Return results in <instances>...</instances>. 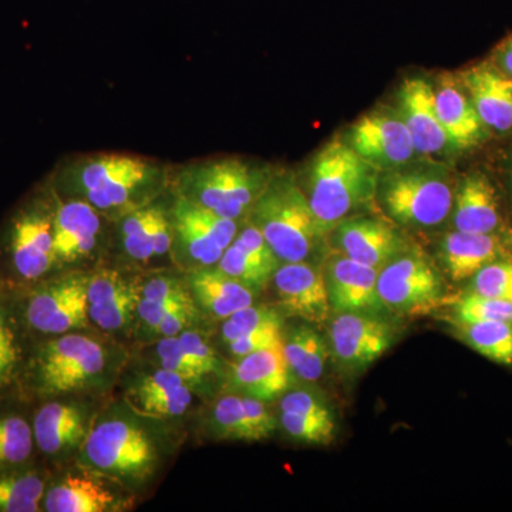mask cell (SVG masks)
Masks as SVG:
<instances>
[{
    "instance_id": "cell-48",
    "label": "cell",
    "mask_w": 512,
    "mask_h": 512,
    "mask_svg": "<svg viewBox=\"0 0 512 512\" xmlns=\"http://www.w3.org/2000/svg\"><path fill=\"white\" fill-rule=\"evenodd\" d=\"M507 178H508V190H510V198H511V205H512V156L510 157V160H508V164H507Z\"/></svg>"
},
{
    "instance_id": "cell-33",
    "label": "cell",
    "mask_w": 512,
    "mask_h": 512,
    "mask_svg": "<svg viewBox=\"0 0 512 512\" xmlns=\"http://www.w3.org/2000/svg\"><path fill=\"white\" fill-rule=\"evenodd\" d=\"M43 497H45V483L42 478L33 474L0 478V511H39Z\"/></svg>"
},
{
    "instance_id": "cell-13",
    "label": "cell",
    "mask_w": 512,
    "mask_h": 512,
    "mask_svg": "<svg viewBox=\"0 0 512 512\" xmlns=\"http://www.w3.org/2000/svg\"><path fill=\"white\" fill-rule=\"evenodd\" d=\"M276 296L282 311L311 325H325L330 320L328 289L323 265L313 261L282 262L274 278Z\"/></svg>"
},
{
    "instance_id": "cell-41",
    "label": "cell",
    "mask_w": 512,
    "mask_h": 512,
    "mask_svg": "<svg viewBox=\"0 0 512 512\" xmlns=\"http://www.w3.org/2000/svg\"><path fill=\"white\" fill-rule=\"evenodd\" d=\"M281 412L301 414L316 419H335L329 404L318 393L309 390H293L282 397Z\"/></svg>"
},
{
    "instance_id": "cell-10",
    "label": "cell",
    "mask_w": 512,
    "mask_h": 512,
    "mask_svg": "<svg viewBox=\"0 0 512 512\" xmlns=\"http://www.w3.org/2000/svg\"><path fill=\"white\" fill-rule=\"evenodd\" d=\"M343 140L380 173L413 163L419 154L397 109L380 107L350 126Z\"/></svg>"
},
{
    "instance_id": "cell-4",
    "label": "cell",
    "mask_w": 512,
    "mask_h": 512,
    "mask_svg": "<svg viewBox=\"0 0 512 512\" xmlns=\"http://www.w3.org/2000/svg\"><path fill=\"white\" fill-rule=\"evenodd\" d=\"M456 187L446 164L426 158L380 173L376 200L394 224L431 229L450 220Z\"/></svg>"
},
{
    "instance_id": "cell-29",
    "label": "cell",
    "mask_w": 512,
    "mask_h": 512,
    "mask_svg": "<svg viewBox=\"0 0 512 512\" xmlns=\"http://www.w3.org/2000/svg\"><path fill=\"white\" fill-rule=\"evenodd\" d=\"M282 348L291 373L303 382H318L325 373L330 356L329 343L308 323L289 330Z\"/></svg>"
},
{
    "instance_id": "cell-26",
    "label": "cell",
    "mask_w": 512,
    "mask_h": 512,
    "mask_svg": "<svg viewBox=\"0 0 512 512\" xmlns=\"http://www.w3.org/2000/svg\"><path fill=\"white\" fill-rule=\"evenodd\" d=\"M191 400L187 380L163 367L140 380L131 393L130 403L147 416L174 417L187 412Z\"/></svg>"
},
{
    "instance_id": "cell-17",
    "label": "cell",
    "mask_w": 512,
    "mask_h": 512,
    "mask_svg": "<svg viewBox=\"0 0 512 512\" xmlns=\"http://www.w3.org/2000/svg\"><path fill=\"white\" fill-rule=\"evenodd\" d=\"M510 245L503 232L480 234L454 229L441 239L437 255L444 274L453 282H463L473 278L485 265L511 258Z\"/></svg>"
},
{
    "instance_id": "cell-47",
    "label": "cell",
    "mask_w": 512,
    "mask_h": 512,
    "mask_svg": "<svg viewBox=\"0 0 512 512\" xmlns=\"http://www.w3.org/2000/svg\"><path fill=\"white\" fill-rule=\"evenodd\" d=\"M490 63L507 79L512 80V33L495 47Z\"/></svg>"
},
{
    "instance_id": "cell-5",
    "label": "cell",
    "mask_w": 512,
    "mask_h": 512,
    "mask_svg": "<svg viewBox=\"0 0 512 512\" xmlns=\"http://www.w3.org/2000/svg\"><path fill=\"white\" fill-rule=\"evenodd\" d=\"M281 262L312 261L322 244L308 198L295 175L276 171L248 214Z\"/></svg>"
},
{
    "instance_id": "cell-45",
    "label": "cell",
    "mask_w": 512,
    "mask_h": 512,
    "mask_svg": "<svg viewBox=\"0 0 512 512\" xmlns=\"http://www.w3.org/2000/svg\"><path fill=\"white\" fill-rule=\"evenodd\" d=\"M195 306L192 305L181 306V308L174 309L173 312L168 313L167 316L160 323L156 329L157 333L165 336H177L181 332L187 330L188 326L191 325L192 320L195 319Z\"/></svg>"
},
{
    "instance_id": "cell-21",
    "label": "cell",
    "mask_w": 512,
    "mask_h": 512,
    "mask_svg": "<svg viewBox=\"0 0 512 512\" xmlns=\"http://www.w3.org/2000/svg\"><path fill=\"white\" fill-rule=\"evenodd\" d=\"M56 262H76L92 254L101 231L100 212L89 202L72 198L52 218Z\"/></svg>"
},
{
    "instance_id": "cell-44",
    "label": "cell",
    "mask_w": 512,
    "mask_h": 512,
    "mask_svg": "<svg viewBox=\"0 0 512 512\" xmlns=\"http://www.w3.org/2000/svg\"><path fill=\"white\" fill-rule=\"evenodd\" d=\"M281 329L282 328H268L249 333V335L244 336V338H239L229 343V345H227L229 352L232 353V356L239 359V357L258 352V350L274 348L276 345H281L282 340H284Z\"/></svg>"
},
{
    "instance_id": "cell-30",
    "label": "cell",
    "mask_w": 512,
    "mask_h": 512,
    "mask_svg": "<svg viewBox=\"0 0 512 512\" xmlns=\"http://www.w3.org/2000/svg\"><path fill=\"white\" fill-rule=\"evenodd\" d=\"M454 335L485 359L512 366V322H451Z\"/></svg>"
},
{
    "instance_id": "cell-39",
    "label": "cell",
    "mask_w": 512,
    "mask_h": 512,
    "mask_svg": "<svg viewBox=\"0 0 512 512\" xmlns=\"http://www.w3.org/2000/svg\"><path fill=\"white\" fill-rule=\"evenodd\" d=\"M138 302H140V291H137L134 286L131 291L113 301L89 306V318L101 329H121L128 325L131 316L137 311Z\"/></svg>"
},
{
    "instance_id": "cell-16",
    "label": "cell",
    "mask_w": 512,
    "mask_h": 512,
    "mask_svg": "<svg viewBox=\"0 0 512 512\" xmlns=\"http://www.w3.org/2000/svg\"><path fill=\"white\" fill-rule=\"evenodd\" d=\"M323 275L332 312H386L377 292L379 271L372 266L332 252L323 264Z\"/></svg>"
},
{
    "instance_id": "cell-32",
    "label": "cell",
    "mask_w": 512,
    "mask_h": 512,
    "mask_svg": "<svg viewBox=\"0 0 512 512\" xmlns=\"http://www.w3.org/2000/svg\"><path fill=\"white\" fill-rule=\"evenodd\" d=\"M212 423L222 439L258 441L244 396H225L218 400L212 412Z\"/></svg>"
},
{
    "instance_id": "cell-27",
    "label": "cell",
    "mask_w": 512,
    "mask_h": 512,
    "mask_svg": "<svg viewBox=\"0 0 512 512\" xmlns=\"http://www.w3.org/2000/svg\"><path fill=\"white\" fill-rule=\"evenodd\" d=\"M35 440L46 454H59L70 450L86 436L83 414L74 406L49 403L36 414Z\"/></svg>"
},
{
    "instance_id": "cell-12",
    "label": "cell",
    "mask_w": 512,
    "mask_h": 512,
    "mask_svg": "<svg viewBox=\"0 0 512 512\" xmlns=\"http://www.w3.org/2000/svg\"><path fill=\"white\" fill-rule=\"evenodd\" d=\"M328 238L333 252L377 271L409 247V242L392 222L366 214L353 215L340 222Z\"/></svg>"
},
{
    "instance_id": "cell-18",
    "label": "cell",
    "mask_w": 512,
    "mask_h": 512,
    "mask_svg": "<svg viewBox=\"0 0 512 512\" xmlns=\"http://www.w3.org/2000/svg\"><path fill=\"white\" fill-rule=\"evenodd\" d=\"M433 89L437 114L454 150H468L483 143L487 128L458 74L441 73Z\"/></svg>"
},
{
    "instance_id": "cell-36",
    "label": "cell",
    "mask_w": 512,
    "mask_h": 512,
    "mask_svg": "<svg viewBox=\"0 0 512 512\" xmlns=\"http://www.w3.org/2000/svg\"><path fill=\"white\" fill-rule=\"evenodd\" d=\"M268 328H282V319L279 313L274 309L266 308V306L251 305L224 319L221 329L222 339L229 345L249 333Z\"/></svg>"
},
{
    "instance_id": "cell-23",
    "label": "cell",
    "mask_w": 512,
    "mask_h": 512,
    "mask_svg": "<svg viewBox=\"0 0 512 512\" xmlns=\"http://www.w3.org/2000/svg\"><path fill=\"white\" fill-rule=\"evenodd\" d=\"M120 238L124 252L134 261L147 262L171 254L173 228L170 212L150 204L120 218Z\"/></svg>"
},
{
    "instance_id": "cell-35",
    "label": "cell",
    "mask_w": 512,
    "mask_h": 512,
    "mask_svg": "<svg viewBox=\"0 0 512 512\" xmlns=\"http://www.w3.org/2000/svg\"><path fill=\"white\" fill-rule=\"evenodd\" d=\"M32 429L20 417L0 419V466H12L28 460L33 451Z\"/></svg>"
},
{
    "instance_id": "cell-43",
    "label": "cell",
    "mask_w": 512,
    "mask_h": 512,
    "mask_svg": "<svg viewBox=\"0 0 512 512\" xmlns=\"http://www.w3.org/2000/svg\"><path fill=\"white\" fill-rule=\"evenodd\" d=\"M140 298L157 303L184 302L192 299L181 282L171 276H156L150 279L141 289Z\"/></svg>"
},
{
    "instance_id": "cell-19",
    "label": "cell",
    "mask_w": 512,
    "mask_h": 512,
    "mask_svg": "<svg viewBox=\"0 0 512 512\" xmlns=\"http://www.w3.org/2000/svg\"><path fill=\"white\" fill-rule=\"evenodd\" d=\"M487 130L512 131V80L490 62L474 64L457 73Z\"/></svg>"
},
{
    "instance_id": "cell-38",
    "label": "cell",
    "mask_w": 512,
    "mask_h": 512,
    "mask_svg": "<svg viewBox=\"0 0 512 512\" xmlns=\"http://www.w3.org/2000/svg\"><path fill=\"white\" fill-rule=\"evenodd\" d=\"M468 292L512 302V258L498 259L470 279Z\"/></svg>"
},
{
    "instance_id": "cell-11",
    "label": "cell",
    "mask_w": 512,
    "mask_h": 512,
    "mask_svg": "<svg viewBox=\"0 0 512 512\" xmlns=\"http://www.w3.org/2000/svg\"><path fill=\"white\" fill-rule=\"evenodd\" d=\"M106 366L103 346L82 335H66L47 343L40 356V382L49 393L82 389Z\"/></svg>"
},
{
    "instance_id": "cell-8",
    "label": "cell",
    "mask_w": 512,
    "mask_h": 512,
    "mask_svg": "<svg viewBox=\"0 0 512 512\" xmlns=\"http://www.w3.org/2000/svg\"><path fill=\"white\" fill-rule=\"evenodd\" d=\"M170 217L171 254L175 261L190 266L192 271L217 265L239 232L238 221L181 197L175 198Z\"/></svg>"
},
{
    "instance_id": "cell-9",
    "label": "cell",
    "mask_w": 512,
    "mask_h": 512,
    "mask_svg": "<svg viewBox=\"0 0 512 512\" xmlns=\"http://www.w3.org/2000/svg\"><path fill=\"white\" fill-rule=\"evenodd\" d=\"M396 339V326L383 313H336L329 325L330 353L350 373L365 372Z\"/></svg>"
},
{
    "instance_id": "cell-3",
    "label": "cell",
    "mask_w": 512,
    "mask_h": 512,
    "mask_svg": "<svg viewBox=\"0 0 512 512\" xmlns=\"http://www.w3.org/2000/svg\"><path fill=\"white\" fill-rule=\"evenodd\" d=\"M276 171L269 164L241 157L207 158L171 174L177 197L239 221L248 217Z\"/></svg>"
},
{
    "instance_id": "cell-42",
    "label": "cell",
    "mask_w": 512,
    "mask_h": 512,
    "mask_svg": "<svg viewBox=\"0 0 512 512\" xmlns=\"http://www.w3.org/2000/svg\"><path fill=\"white\" fill-rule=\"evenodd\" d=\"M177 336L181 345L184 346L185 352L191 357L195 366L201 370L202 375L208 376L217 372L218 367H220V360H218L211 346L197 332L184 330Z\"/></svg>"
},
{
    "instance_id": "cell-15",
    "label": "cell",
    "mask_w": 512,
    "mask_h": 512,
    "mask_svg": "<svg viewBox=\"0 0 512 512\" xmlns=\"http://www.w3.org/2000/svg\"><path fill=\"white\" fill-rule=\"evenodd\" d=\"M87 284V276H67L36 293L26 313L30 326L50 335L86 326L89 320Z\"/></svg>"
},
{
    "instance_id": "cell-28",
    "label": "cell",
    "mask_w": 512,
    "mask_h": 512,
    "mask_svg": "<svg viewBox=\"0 0 512 512\" xmlns=\"http://www.w3.org/2000/svg\"><path fill=\"white\" fill-rule=\"evenodd\" d=\"M45 507L50 512H104L117 510V500L92 478L67 477L47 491Z\"/></svg>"
},
{
    "instance_id": "cell-1",
    "label": "cell",
    "mask_w": 512,
    "mask_h": 512,
    "mask_svg": "<svg viewBox=\"0 0 512 512\" xmlns=\"http://www.w3.org/2000/svg\"><path fill=\"white\" fill-rule=\"evenodd\" d=\"M170 184L167 165L134 154H84L64 164L60 173V185L73 198L119 218L153 204Z\"/></svg>"
},
{
    "instance_id": "cell-24",
    "label": "cell",
    "mask_w": 512,
    "mask_h": 512,
    "mask_svg": "<svg viewBox=\"0 0 512 512\" xmlns=\"http://www.w3.org/2000/svg\"><path fill=\"white\" fill-rule=\"evenodd\" d=\"M13 264L26 279H37L56 262L52 218L39 212L23 215L12 237Z\"/></svg>"
},
{
    "instance_id": "cell-7",
    "label": "cell",
    "mask_w": 512,
    "mask_h": 512,
    "mask_svg": "<svg viewBox=\"0 0 512 512\" xmlns=\"http://www.w3.org/2000/svg\"><path fill=\"white\" fill-rule=\"evenodd\" d=\"M87 466L103 476L137 483L153 471L156 447L146 431L124 419L100 421L83 444Z\"/></svg>"
},
{
    "instance_id": "cell-20",
    "label": "cell",
    "mask_w": 512,
    "mask_h": 512,
    "mask_svg": "<svg viewBox=\"0 0 512 512\" xmlns=\"http://www.w3.org/2000/svg\"><path fill=\"white\" fill-rule=\"evenodd\" d=\"M451 222L464 232H503L498 195L493 183L481 171L468 173L457 181Z\"/></svg>"
},
{
    "instance_id": "cell-46",
    "label": "cell",
    "mask_w": 512,
    "mask_h": 512,
    "mask_svg": "<svg viewBox=\"0 0 512 512\" xmlns=\"http://www.w3.org/2000/svg\"><path fill=\"white\" fill-rule=\"evenodd\" d=\"M16 362L13 336L0 313V382L6 379Z\"/></svg>"
},
{
    "instance_id": "cell-6",
    "label": "cell",
    "mask_w": 512,
    "mask_h": 512,
    "mask_svg": "<svg viewBox=\"0 0 512 512\" xmlns=\"http://www.w3.org/2000/svg\"><path fill=\"white\" fill-rule=\"evenodd\" d=\"M377 292L386 312L421 316L446 301V282L433 259L409 245L380 269Z\"/></svg>"
},
{
    "instance_id": "cell-31",
    "label": "cell",
    "mask_w": 512,
    "mask_h": 512,
    "mask_svg": "<svg viewBox=\"0 0 512 512\" xmlns=\"http://www.w3.org/2000/svg\"><path fill=\"white\" fill-rule=\"evenodd\" d=\"M217 268L224 274L237 279L251 291H261L274 278L275 271L262 264L247 248L242 247L238 241L232 242L222 254Z\"/></svg>"
},
{
    "instance_id": "cell-40",
    "label": "cell",
    "mask_w": 512,
    "mask_h": 512,
    "mask_svg": "<svg viewBox=\"0 0 512 512\" xmlns=\"http://www.w3.org/2000/svg\"><path fill=\"white\" fill-rule=\"evenodd\" d=\"M157 353L164 369L171 370V372L184 377L188 383L200 382L202 377H205L192 362L188 353L185 352L178 336H168V338L161 340L157 345Z\"/></svg>"
},
{
    "instance_id": "cell-2",
    "label": "cell",
    "mask_w": 512,
    "mask_h": 512,
    "mask_svg": "<svg viewBox=\"0 0 512 512\" xmlns=\"http://www.w3.org/2000/svg\"><path fill=\"white\" fill-rule=\"evenodd\" d=\"M380 171L363 160L343 138H333L313 156L305 187L320 237L376 201Z\"/></svg>"
},
{
    "instance_id": "cell-22",
    "label": "cell",
    "mask_w": 512,
    "mask_h": 512,
    "mask_svg": "<svg viewBox=\"0 0 512 512\" xmlns=\"http://www.w3.org/2000/svg\"><path fill=\"white\" fill-rule=\"evenodd\" d=\"M284 342V340H282ZM232 386L242 396L269 402L291 386V369L281 345L258 350L239 360L232 369Z\"/></svg>"
},
{
    "instance_id": "cell-37",
    "label": "cell",
    "mask_w": 512,
    "mask_h": 512,
    "mask_svg": "<svg viewBox=\"0 0 512 512\" xmlns=\"http://www.w3.org/2000/svg\"><path fill=\"white\" fill-rule=\"evenodd\" d=\"M281 426L293 440L309 446H329L336 437V419H316L301 414L281 412Z\"/></svg>"
},
{
    "instance_id": "cell-34",
    "label": "cell",
    "mask_w": 512,
    "mask_h": 512,
    "mask_svg": "<svg viewBox=\"0 0 512 512\" xmlns=\"http://www.w3.org/2000/svg\"><path fill=\"white\" fill-rule=\"evenodd\" d=\"M512 322V302L467 292L454 302L451 322Z\"/></svg>"
},
{
    "instance_id": "cell-14",
    "label": "cell",
    "mask_w": 512,
    "mask_h": 512,
    "mask_svg": "<svg viewBox=\"0 0 512 512\" xmlns=\"http://www.w3.org/2000/svg\"><path fill=\"white\" fill-rule=\"evenodd\" d=\"M397 106L419 157L433 160L454 150L437 114L433 83L419 76L404 80Z\"/></svg>"
},
{
    "instance_id": "cell-25",
    "label": "cell",
    "mask_w": 512,
    "mask_h": 512,
    "mask_svg": "<svg viewBox=\"0 0 512 512\" xmlns=\"http://www.w3.org/2000/svg\"><path fill=\"white\" fill-rule=\"evenodd\" d=\"M195 301L218 319L254 305V291L218 268L194 269L188 278Z\"/></svg>"
}]
</instances>
